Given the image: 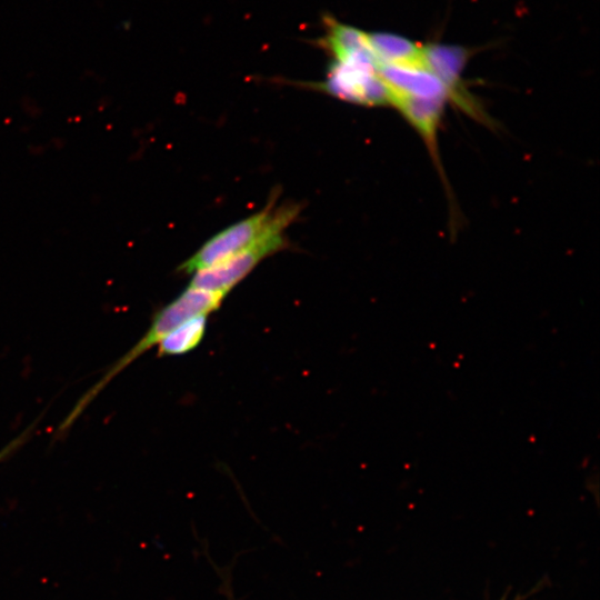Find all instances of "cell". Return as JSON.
<instances>
[{
	"label": "cell",
	"instance_id": "4",
	"mask_svg": "<svg viewBox=\"0 0 600 600\" xmlns=\"http://www.w3.org/2000/svg\"><path fill=\"white\" fill-rule=\"evenodd\" d=\"M283 232L284 229L272 230L229 259L193 273L190 286L227 296L263 259L283 249Z\"/></svg>",
	"mask_w": 600,
	"mask_h": 600
},
{
	"label": "cell",
	"instance_id": "7",
	"mask_svg": "<svg viewBox=\"0 0 600 600\" xmlns=\"http://www.w3.org/2000/svg\"><path fill=\"white\" fill-rule=\"evenodd\" d=\"M370 49L380 66L423 67V47L403 37L373 32L367 33Z\"/></svg>",
	"mask_w": 600,
	"mask_h": 600
},
{
	"label": "cell",
	"instance_id": "8",
	"mask_svg": "<svg viewBox=\"0 0 600 600\" xmlns=\"http://www.w3.org/2000/svg\"><path fill=\"white\" fill-rule=\"evenodd\" d=\"M466 59L463 49L442 44L423 47L424 68L443 82L459 104H464L459 92V80Z\"/></svg>",
	"mask_w": 600,
	"mask_h": 600
},
{
	"label": "cell",
	"instance_id": "6",
	"mask_svg": "<svg viewBox=\"0 0 600 600\" xmlns=\"http://www.w3.org/2000/svg\"><path fill=\"white\" fill-rule=\"evenodd\" d=\"M446 101L444 99L400 98L396 99L391 104L421 134L437 166L439 163L437 131Z\"/></svg>",
	"mask_w": 600,
	"mask_h": 600
},
{
	"label": "cell",
	"instance_id": "10",
	"mask_svg": "<svg viewBox=\"0 0 600 600\" xmlns=\"http://www.w3.org/2000/svg\"><path fill=\"white\" fill-rule=\"evenodd\" d=\"M37 427V421L29 424L21 433L0 449V462L11 457L18 451L30 438Z\"/></svg>",
	"mask_w": 600,
	"mask_h": 600
},
{
	"label": "cell",
	"instance_id": "5",
	"mask_svg": "<svg viewBox=\"0 0 600 600\" xmlns=\"http://www.w3.org/2000/svg\"><path fill=\"white\" fill-rule=\"evenodd\" d=\"M378 71L389 91V104L400 98L452 99L443 82L427 68L380 66Z\"/></svg>",
	"mask_w": 600,
	"mask_h": 600
},
{
	"label": "cell",
	"instance_id": "3",
	"mask_svg": "<svg viewBox=\"0 0 600 600\" xmlns=\"http://www.w3.org/2000/svg\"><path fill=\"white\" fill-rule=\"evenodd\" d=\"M371 50L334 60L327 80L320 87L342 100L367 104H389V91L379 74Z\"/></svg>",
	"mask_w": 600,
	"mask_h": 600
},
{
	"label": "cell",
	"instance_id": "2",
	"mask_svg": "<svg viewBox=\"0 0 600 600\" xmlns=\"http://www.w3.org/2000/svg\"><path fill=\"white\" fill-rule=\"evenodd\" d=\"M297 204L274 207V199L260 211L242 219L210 238L178 270L187 274L213 267L251 246L266 233L284 229L299 213Z\"/></svg>",
	"mask_w": 600,
	"mask_h": 600
},
{
	"label": "cell",
	"instance_id": "1",
	"mask_svg": "<svg viewBox=\"0 0 600 600\" xmlns=\"http://www.w3.org/2000/svg\"><path fill=\"white\" fill-rule=\"evenodd\" d=\"M224 298L226 296L221 293L189 286L176 299L159 309L152 317L144 334L130 350L108 368L102 377L78 400L70 413L61 422L58 431L64 432L68 430L112 379L144 352L158 346L174 328L196 316H209L219 309Z\"/></svg>",
	"mask_w": 600,
	"mask_h": 600
},
{
	"label": "cell",
	"instance_id": "9",
	"mask_svg": "<svg viewBox=\"0 0 600 600\" xmlns=\"http://www.w3.org/2000/svg\"><path fill=\"white\" fill-rule=\"evenodd\" d=\"M208 317L196 316L174 328L158 344L157 356H180L197 348L204 337Z\"/></svg>",
	"mask_w": 600,
	"mask_h": 600
}]
</instances>
